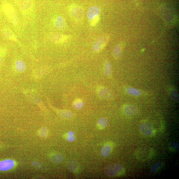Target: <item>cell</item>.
<instances>
[{"mask_svg": "<svg viewBox=\"0 0 179 179\" xmlns=\"http://www.w3.org/2000/svg\"><path fill=\"white\" fill-rule=\"evenodd\" d=\"M108 124L107 119L105 118H102L98 119L97 122V127L98 129L102 130L106 127Z\"/></svg>", "mask_w": 179, "mask_h": 179, "instance_id": "obj_17", "label": "cell"}, {"mask_svg": "<svg viewBox=\"0 0 179 179\" xmlns=\"http://www.w3.org/2000/svg\"><path fill=\"white\" fill-rule=\"evenodd\" d=\"M126 91L129 94L134 96H138L141 95V92L139 90L132 88L131 87H127Z\"/></svg>", "mask_w": 179, "mask_h": 179, "instance_id": "obj_19", "label": "cell"}, {"mask_svg": "<svg viewBox=\"0 0 179 179\" xmlns=\"http://www.w3.org/2000/svg\"><path fill=\"white\" fill-rule=\"evenodd\" d=\"M15 67L18 71L22 72L25 70L26 66L23 62L20 60H18L16 62Z\"/></svg>", "mask_w": 179, "mask_h": 179, "instance_id": "obj_22", "label": "cell"}, {"mask_svg": "<svg viewBox=\"0 0 179 179\" xmlns=\"http://www.w3.org/2000/svg\"><path fill=\"white\" fill-rule=\"evenodd\" d=\"M109 39V36L107 35L101 36L98 37L95 40L93 45L94 51L98 52L101 51L108 42Z\"/></svg>", "mask_w": 179, "mask_h": 179, "instance_id": "obj_7", "label": "cell"}, {"mask_svg": "<svg viewBox=\"0 0 179 179\" xmlns=\"http://www.w3.org/2000/svg\"><path fill=\"white\" fill-rule=\"evenodd\" d=\"M164 163L162 162H157L154 164L151 167V172L152 173H155L159 171L160 169H162L164 166Z\"/></svg>", "mask_w": 179, "mask_h": 179, "instance_id": "obj_18", "label": "cell"}, {"mask_svg": "<svg viewBox=\"0 0 179 179\" xmlns=\"http://www.w3.org/2000/svg\"><path fill=\"white\" fill-rule=\"evenodd\" d=\"M140 129L142 134L147 136H152L155 134L154 128L150 123L147 122L142 123L140 125Z\"/></svg>", "mask_w": 179, "mask_h": 179, "instance_id": "obj_8", "label": "cell"}, {"mask_svg": "<svg viewBox=\"0 0 179 179\" xmlns=\"http://www.w3.org/2000/svg\"><path fill=\"white\" fill-rule=\"evenodd\" d=\"M104 73L106 76H111L112 73V66L111 63L109 61L105 63L104 66Z\"/></svg>", "mask_w": 179, "mask_h": 179, "instance_id": "obj_21", "label": "cell"}, {"mask_svg": "<svg viewBox=\"0 0 179 179\" xmlns=\"http://www.w3.org/2000/svg\"><path fill=\"white\" fill-rule=\"evenodd\" d=\"M51 159L53 162H59L62 161L63 157L60 154L55 153L52 156Z\"/></svg>", "mask_w": 179, "mask_h": 179, "instance_id": "obj_23", "label": "cell"}, {"mask_svg": "<svg viewBox=\"0 0 179 179\" xmlns=\"http://www.w3.org/2000/svg\"><path fill=\"white\" fill-rule=\"evenodd\" d=\"M6 50L5 48L0 47V66L1 65L3 57L6 54Z\"/></svg>", "mask_w": 179, "mask_h": 179, "instance_id": "obj_27", "label": "cell"}, {"mask_svg": "<svg viewBox=\"0 0 179 179\" xmlns=\"http://www.w3.org/2000/svg\"><path fill=\"white\" fill-rule=\"evenodd\" d=\"M3 9L4 13L10 21L13 24H17L18 22V18L12 6L9 3H4L3 5Z\"/></svg>", "mask_w": 179, "mask_h": 179, "instance_id": "obj_1", "label": "cell"}, {"mask_svg": "<svg viewBox=\"0 0 179 179\" xmlns=\"http://www.w3.org/2000/svg\"><path fill=\"white\" fill-rule=\"evenodd\" d=\"M124 112L128 116H132L136 115L138 112V109L134 105H127L123 107Z\"/></svg>", "mask_w": 179, "mask_h": 179, "instance_id": "obj_13", "label": "cell"}, {"mask_svg": "<svg viewBox=\"0 0 179 179\" xmlns=\"http://www.w3.org/2000/svg\"><path fill=\"white\" fill-rule=\"evenodd\" d=\"M73 105L75 109H81L83 106L84 103L82 100L78 98L73 102Z\"/></svg>", "mask_w": 179, "mask_h": 179, "instance_id": "obj_24", "label": "cell"}, {"mask_svg": "<svg viewBox=\"0 0 179 179\" xmlns=\"http://www.w3.org/2000/svg\"><path fill=\"white\" fill-rule=\"evenodd\" d=\"M154 150L149 147H142L135 151V155L137 159L140 160H149L154 155Z\"/></svg>", "mask_w": 179, "mask_h": 179, "instance_id": "obj_2", "label": "cell"}, {"mask_svg": "<svg viewBox=\"0 0 179 179\" xmlns=\"http://www.w3.org/2000/svg\"><path fill=\"white\" fill-rule=\"evenodd\" d=\"M40 134L41 136L42 137H45L48 134V130L45 128H41L40 130Z\"/></svg>", "mask_w": 179, "mask_h": 179, "instance_id": "obj_31", "label": "cell"}, {"mask_svg": "<svg viewBox=\"0 0 179 179\" xmlns=\"http://www.w3.org/2000/svg\"><path fill=\"white\" fill-rule=\"evenodd\" d=\"M20 10L24 14H28L32 10L34 0H15Z\"/></svg>", "mask_w": 179, "mask_h": 179, "instance_id": "obj_4", "label": "cell"}, {"mask_svg": "<svg viewBox=\"0 0 179 179\" xmlns=\"http://www.w3.org/2000/svg\"><path fill=\"white\" fill-rule=\"evenodd\" d=\"M100 19V15L96 16V17L93 18V19L90 21V24L92 26H95V25L98 24Z\"/></svg>", "mask_w": 179, "mask_h": 179, "instance_id": "obj_29", "label": "cell"}, {"mask_svg": "<svg viewBox=\"0 0 179 179\" xmlns=\"http://www.w3.org/2000/svg\"><path fill=\"white\" fill-rule=\"evenodd\" d=\"M59 114L64 118H71L72 116V114L70 111L67 110H63L59 112Z\"/></svg>", "mask_w": 179, "mask_h": 179, "instance_id": "obj_25", "label": "cell"}, {"mask_svg": "<svg viewBox=\"0 0 179 179\" xmlns=\"http://www.w3.org/2000/svg\"><path fill=\"white\" fill-rule=\"evenodd\" d=\"M2 33L4 37L8 39L17 42V40L15 34L10 29L4 28L2 30Z\"/></svg>", "mask_w": 179, "mask_h": 179, "instance_id": "obj_14", "label": "cell"}, {"mask_svg": "<svg viewBox=\"0 0 179 179\" xmlns=\"http://www.w3.org/2000/svg\"><path fill=\"white\" fill-rule=\"evenodd\" d=\"M171 97L174 100H178V95L177 93L175 90H173L170 92Z\"/></svg>", "mask_w": 179, "mask_h": 179, "instance_id": "obj_30", "label": "cell"}, {"mask_svg": "<svg viewBox=\"0 0 179 179\" xmlns=\"http://www.w3.org/2000/svg\"><path fill=\"white\" fill-rule=\"evenodd\" d=\"M48 37L52 42L56 44H61L67 41L71 36L61 33L52 32L48 34Z\"/></svg>", "mask_w": 179, "mask_h": 179, "instance_id": "obj_6", "label": "cell"}, {"mask_svg": "<svg viewBox=\"0 0 179 179\" xmlns=\"http://www.w3.org/2000/svg\"><path fill=\"white\" fill-rule=\"evenodd\" d=\"M68 167L70 171L75 172L78 169V164L76 161L74 160H71L68 163Z\"/></svg>", "mask_w": 179, "mask_h": 179, "instance_id": "obj_20", "label": "cell"}, {"mask_svg": "<svg viewBox=\"0 0 179 179\" xmlns=\"http://www.w3.org/2000/svg\"><path fill=\"white\" fill-rule=\"evenodd\" d=\"M100 9L97 6H92L89 8L87 11L86 15L87 18L90 20L98 15H100Z\"/></svg>", "mask_w": 179, "mask_h": 179, "instance_id": "obj_11", "label": "cell"}, {"mask_svg": "<svg viewBox=\"0 0 179 179\" xmlns=\"http://www.w3.org/2000/svg\"><path fill=\"white\" fill-rule=\"evenodd\" d=\"M15 162L13 160L8 159L0 162V171H8L14 166Z\"/></svg>", "mask_w": 179, "mask_h": 179, "instance_id": "obj_12", "label": "cell"}, {"mask_svg": "<svg viewBox=\"0 0 179 179\" xmlns=\"http://www.w3.org/2000/svg\"><path fill=\"white\" fill-rule=\"evenodd\" d=\"M96 91L98 96L104 99H110L113 97L111 91L105 87H98L97 88Z\"/></svg>", "mask_w": 179, "mask_h": 179, "instance_id": "obj_9", "label": "cell"}, {"mask_svg": "<svg viewBox=\"0 0 179 179\" xmlns=\"http://www.w3.org/2000/svg\"><path fill=\"white\" fill-rule=\"evenodd\" d=\"M70 14L73 19L77 22H81L84 17L83 9L79 6L73 5L69 9Z\"/></svg>", "mask_w": 179, "mask_h": 179, "instance_id": "obj_5", "label": "cell"}, {"mask_svg": "<svg viewBox=\"0 0 179 179\" xmlns=\"http://www.w3.org/2000/svg\"><path fill=\"white\" fill-rule=\"evenodd\" d=\"M114 144L112 142H107L103 147L101 151L102 155L103 157H107L111 153L113 149Z\"/></svg>", "mask_w": 179, "mask_h": 179, "instance_id": "obj_15", "label": "cell"}, {"mask_svg": "<svg viewBox=\"0 0 179 179\" xmlns=\"http://www.w3.org/2000/svg\"><path fill=\"white\" fill-rule=\"evenodd\" d=\"M122 44H119L114 48L113 52V55L114 58L118 59L120 58L122 54Z\"/></svg>", "mask_w": 179, "mask_h": 179, "instance_id": "obj_16", "label": "cell"}, {"mask_svg": "<svg viewBox=\"0 0 179 179\" xmlns=\"http://www.w3.org/2000/svg\"><path fill=\"white\" fill-rule=\"evenodd\" d=\"M169 149L172 152H175L178 150L179 144L177 142H172L169 144Z\"/></svg>", "mask_w": 179, "mask_h": 179, "instance_id": "obj_26", "label": "cell"}, {"mask_svg": "<svg viewBox=\"0 0 179 179\" xmlns=\"http://www.w3.org/2000/svg\"><path fill=\"white\" fill-rule=\"evenodd\" d=\"M54 24L57 29L64 30L67 28V24L64 18L61 16H58L54 20Z\"/></svg>", "mask_w": 179, "mask_h": 179, "instance_id": "obj_10", "label": "cell"}, {"mask_svg": "<svg viewBox=\"0 0 179 179\" xmlns=\"http://www.w3.org/2000/svg\"><path fill=\"white\" fill-rule=\"evenodd\" d=\"M106 173L108 176L111 177H115L124 174L125 169L120 164H115L110 165L107 167Z\"/></svg>", "mask_w": 179, "mask_h": 179, "instance_id": "obj_3", "label": "cell"}, {"mask_svg": "<svg viewBox=\"0 0 179 179\" xmlns=\"http://www.w3.org/2000/svg\"><path fill=\"white\" fill-rule=\"evenodd\" d=\"M66 139L67 141H69L74 140L75 138L74 132L71 131L68 132L66 135Z\"/></svg>", "mask_w": 179, "mask_h": 179, "instance_id": "obj_28", "label": "cell"}]
</instances>
